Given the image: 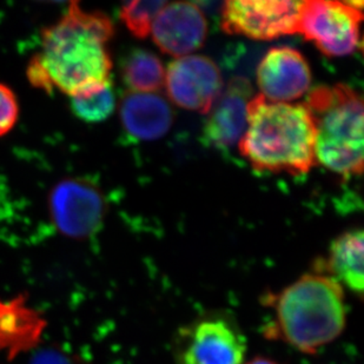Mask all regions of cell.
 <instances>
[{"instance_id":"1","label":"cell","mask_w":364,"mask_h":364,"mask_svg":"<svg viewBox=\"0 0 364 364\" xmlns=\"http://www.w3.org/2000/svg\"><path fill=\"white\" fill-rule=\"evenodd\" d=\"M114 26L100 11L69 4L65 14L41 32V51L28 62L26 76L36 89L70 98L110 85L112 59L109 43Z\"/></svg>"},{"instance_id":"2","label":"cell","mask_w":364,"mask_h":364,"mask_svg":"<svg viewBox=\"0 0 364 364\" xmlns=\"http://www.w3.org/2000/svg\"><path fill=\"white\" fill-rule=\"evenodd\" d=\"M316 131L304 104L275 103L258 95L247 105L238 149L261 172L303 175L313 168Z\"/></svg>"},{"instance_id":"3","label":"cell","mask_w":364,"mask_h":364,"mask_svg":"<svg viewBox=\"0 0 364 364\" xmlns=\"http://www.w3.org/2000/svg\"><path fill=\"white\" fill-rule=\"evenodd\" d=\"M269 299L275 306L277 336L306 354L331 343L346 328L343 288L331 276L308 274Z\"/></svg>"},{"instance_id":"4","label":"cell","mask_w":364,"mask_h":364,"mask_svg":"<svg viewBox=\"0 0 364 364\" xmlns=\"http://www.w3.org/2000/svg\"><path fill=\"white\" fill-rule=\"evenodd\" d=\"M316 139L315 161L337 175L363 170V100L346 84L320 85L306 97Z\"/></svg>"},{"instance_id":"5","label":"cell","mask_w":364,"mask_h":364,"mask_svg":"<svg viewBox=\"0 0 364 364\" xmlns=\"http://www.w3.org/2000/svg\"><path fill=\"white\" fill-rule=\"evenodd\" d=\"M362 1H303L297 33L328 57H346L358 50Z\"/></svg>"},{"instance_id":"6","label":"cell","mask_w":364,"mask_h":364,"mask_svg":"<svg viewBox=\"0 0 364 364\" xmlns=\"http://www.w3.org/2000/svg\"><path fill=\"white\" fill-rule=\"evenodd\" d=\"M303 1L230 0L222 10V28L229 35L272 41L295 35Z\"/></svg>"},{"instance_id":"7","label":"cell","mask_w":364,"mask_h":364,"mask_svg":"<svg viewBox=\"0 0 364 364\" xmlns=\"http://www.w3.org/2000/svg\"><path fill=\"white\" fill-rule=\"evenodd\" d=\"M48 211L55 229L75 240L96 234L105 217V200L100 190L85 179L65 178L48 195Z\"/></svg>"},{"instance_id":"8","label":"cell","mask_w":364,"mask_h":364,"mask_svg":"<svg viewBox=\"0 0 364 364\" xmlns=\"http://www.w3.org/2000/svg\"><path fill=\"white\" fill-rule=\"evenodd\" d=\"M178 364H242L247 343L230 321L211 317L182 330L178 340Z\"/></svg>"},{"instance_id":"9","label":"cell","mask_w":364,"mask_h":364,"mask_svg":"<svg viewBox=\"0 0 364 364\" xmlns=\"http://www.w3.org/2000/svg\"><path fill=\"white\" fill-rule=\"evenodd\" d=\"M164 85L177 107L205 114L220 97L223 80L213 60L205 55H190L170 63Z\"/></svg>"},{"instance_id":"10","label":"cell","mask_w":364,"mask_h":364,"mask_svg":"<svg viewBox=\"0 0 364 364\" xmlns=\"http://www.w3.org/2000/svg\"><path fill=\"white\" fill-rule=\"evenodd\" d=\"M311 80L309 64L295 48H272L257 68L261 96L275 103H290L304 96Z\"/></svg>"},{"instance_id":"11","label":"cell","mask_w":364,"mask_h":364,"mask_svg":"<svg viewBox=\"0 0 364 364\" xmlns=\"http://www.w3.org/2000/svg\"><path fill=\"white\" fill-rule=\"evenodd\" d=\"M208 23L196 4L168 3L152 24V41L161 51L177 58L190 55L202 46Z\"/></svg>"},{"instance_id":"12","label":"cell","mask_w":364,"mask_h":364,"mask_svg":"<svg viewBox=\"0 0 364 364\" xmlns=\"http://www.w3.org/2000/svg\"><path fill=\"white\" fill-rule=\"evenodd\" d=\"M250 82L234 78L220 92L204 125V141L215 148L228 149L238 144L247 129V105L252 100Z\"/></svg>"},{"instance_id":"13","label":"cell","mask_w":364,"mask_h":364,"mask_svg":"<svg viewBox=\"0 0 364 364\" xmlns=\"http://www.w3.org/2000/svg\"><path fill=\"white\" fill-rule=\"evenodd\" d=\"M121 119L127 134L138 141H156L168 134L173 114L168 102L156 93H127L121 103Z\"/></svg>"},{"instance_id":"14","label":"cell","mask_w":364,"mask_h":364,"mask_svg":"<svg viewBox=\"0 0 364 364\" xmlns=\"http://www.w3.org/2000/svg\"><path fill=\"white\" fill-rule=\"evenodd\" d=\"M45 326L44 318L28 306L24 295L7 302L0 301V350H7L9 358L33 349Z\"/></svg>"},{"instance_id":"15","label":"cell","mask_w":364,"mask_h":364,"mask_svg":"<svg viewBox=\"0 0 364 364\" xmlns=\"http://www.w3.org/2000/svg\"><path fill=\"white\" fill-rule=\"evenodd\" d=\"M361 229L341 235L331 243L329 256L324 262L323 272L331 274L337 282L362 299L364 284V244Z\"/></svg>"},{"instance_id":"16","label":"cell","mask_w":364,"mask_h":364,"mask_svg":"<svg viewBox=\"0 0 364 364\" xmlns=\"http://www.w3.org/2000/svg\"><path fill=\"white\" fill-rule=\"evenodd\" d=\"M122 75L132 92L155 93L165 82V69L161 59L143 48L134 50L125 57Z\"/></svg>"},{"instance_id":"17","label":"cell","mask_w":364,"mask_h":364,"mask_svg":"<svg viewBox=\"0 0 364 364\" xmlns=\"http://www.w3.org/2000/svg\"><path fill=\"white\" fill-rule=\"evenodd\" d=\"M71 100V110L76 117L85 123H100L110 117L116 107L112 84L97 92L77 96Z\"/></svg>"},{"instance_id":"18","label":"cell","mask_w":364,"mask_h":364,"mask_svg":"<svg viewBox=\"0 0 364 364\" xmlns=\"http://www.w3.org/2000/svg\"><path fill=\"white\" fill-rule=\"evenodd\" d=\"M168 1L163 0H134L124 3L121 19L127 30L139 39L150 36L152 24Z\"/></svg>"},{"instance_id":"19","label":"cell","mask_w":364,"mask_h":364,"mask_svg":"<svg viewBox=\"0 0 364 364\" xmlns=\"http://www.w3.org/2000/svg\"><path fill=\"white\" fill-rule=\"evenodd\" d=\"M19 102L14 90L0 82V137L14 130L19 118Z\"/></svg>"},{"instance_id":"20","label":"cell","mask_w":364,"mask_h":364,"mask_svg":"<svg viewBox=\"0 0 364 364\" xmlns=\"http://www.w3.org/2000/svg\"><path fill=\"white\" fill-rule=\"evenodd\" d=\"M30 364H73V361L57 349H44L33 355Z\"/></svg>"},{"instance_id":"21","label":"cell","mask_w":364,"mask_h":364,"mask_svg":"<svg viewBox=\"0 0 364 364\" xmlns=\"http://www.w3.org/2000/svg\"><path fill=\"white\" fill-rule=\"evenodd\" d=\"M247 364H279V362L274 361L272 358H262V356H258V358H255L252 361L249 362Z\"/></svg>"}]
</instances>
